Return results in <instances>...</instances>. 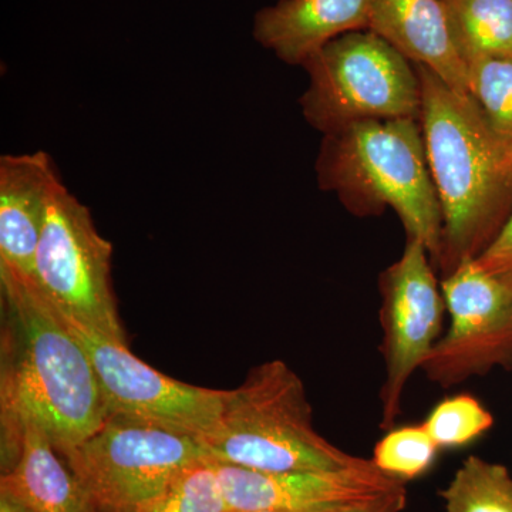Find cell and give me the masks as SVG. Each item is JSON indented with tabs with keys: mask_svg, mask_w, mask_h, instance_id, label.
Listing matches in <instances>:
<instances>
[{
	"mask_svg": "<svg viewBox=\"0 0 512 512\" xmlns=\"http://www.w3.org/2000/svg\"><path fill=\"white\" fill-rule=\"evenodd\" d=\"M436 274L423 242L407 238L402 256L380 275L383 431L394 429L407 384L441 338L447 309Z\"/></svg>",
	"mask_w": 512,
	"mask_h": 512,
	"instance_id": "ba28073f",
	"label": "cell"
},
{
	"mask_svg": "<svg viewBox=\"0 0 512 512\" xmlns=\"http://www.w3.org/2000/svg\"><path fill=\"white\" fill-rule=\"evenodd\" d=\"M466 62L471 97L495 134L512 147V57L473 56Z\"/></svg>",
	"mask_w": 512,
	"mask_h": 512,
	"instance_id": "ac0fdd59",
	"label": "cell"
},
{
	"mask_svg": "<svg viewBox=\"0 0 512 512\" xmlns=\"http://www.w3.org/2000/svg\"><path fill=\"white\" fill-rule=\"evenodd\" d=\"M369 30L414 66L426 67L447 86L470 94V74L443 0H373Z\"/></svg>",
	"mask_w": 512,
	"mask_h": 512,
	"instance_id": "4fadbf2b",
	"label": "cell"
},
{
	"mask_svg": "<svg viewBox=\"0 0 512 512\" xmlns=\"http://www.w3.org/2000/svg\"><path fill=\"white\" fill-rule=\"evenodd\" d=\"M212 463L258 471H338L363 466L316 430L301 377L284 360L252 367L227 390L220 419L201 439Z\"/></svg>",
	"mask_w": 512,
	"mask_h": 512,
	"instance_id": "277c9868",
	"label": "cell"
},
{
	"mask_svg": "<svg viewBox=\"0 0 512 512\" xmlns=\"http://www.w3.org/2000/svg\"><path fill=\"white\" fill-rule=\"evenodd\" d=\"M439 448L466 446L493 427L491 413L470 394L448 397L421 423Z\"/></svg>",
	"mask_w": 512,
	"mask_h": 512,
	"instance_id": "ffe728a7",
	"label": "cell"
},
{
	"mask_svg": "<svg viewBox=\"0 0 512 512\" xmlns=\"http://www.w3.org/2000/svg\"><path fill=\"white\" fill-rule=\"evenodd\" d=\"M2 289V474L18 463L26 423L40 427L60 456L107 420L90 356L37 284L0 279Z\"/></svg>",
	"mask_w": 512,
	"mask_h": 512,
	"instance_id": "6da1fadb",
	"label": "cell"
},
{
	"mask_svg": "<svg viewBox=\"0 0 512 512\" xmlns=\"http://www.w3.org/2000/svg\"><path fill=\"white\" fill-rule=\"evenodd\" d=\"M440 495L446 512H512V476L503 464L471 456Z\"/></svg>",
	"mask_w": 512,
	"mask_h": 512,
	"instance_id": "e0dca14e",
	"label": "cell"
},
{
	"mask_svg": "<svg viewBox=\"0 0 512 512\" xmlns=\"http://www.w3.org/2000/svg\"><path fill=\"white\" fill-rule=\"evenodd\" d=\"M476 262L487 274L512 288V212L493 244L478 256Z\"/></svg>",
	"mask_w": 512,
	"mask_h": 512,
	"instance_id": "7402d4cb",
	"label": "cell"
},
{
	"mask_svg": "<svg viewBox=\"0 0 512 512\" xmlns=\"http://www.w3.org/2000/svg\"><path fill=\"white\" fill-rule=\"evenodd\" d=\"M64 320L92 360L107 417L147 421L200 440L215 429L227 390L194 386L163 375L134 356L127 345L72 319Z\"/></svg>",
	"mask_w": 512,
	"mask_h": 512,
	"instance_id": "30bf717a",
	"label": "cell"
},
{
	"mask_svg": "<svg viewBox=\"0 0 512 512\" xmlns=\"http://www.w3.org/2000/svg\"><path fill=\"white\" fill-rule=\"evenodd\" d=\"M62 458L87 512H140L207 457L201 440L190 433L107 417L96 433Z\"/></svg>",
	"mask_w": 512,
	"mask_h": 512,
	"instance_id": "8992f818",
	"label": "cell"
},
{
	"mask_svg": "<svg viewBox=\"0 0 512 512\" xmlns=\"http://www.w3.org/2000/svg\"><path fill=\"white\" fill-rule=\"evenodd\" d=\"M320 187L357 215L392 208L407 238L423 242L436 268L443 215L420 120H369L326 134L316 164Z\"/></svg>",
	"mask_w": 512,
	"mask_h": 512,
	"instance_id": "3957f363",
	"label": "cell"
},
{
	"mask_svg": "<svg viewBox=\"0 0 512 512\" xmlns=\"http://www.w3.org/2000/svg\"><path fill=\"white\" fill-rule=\"evenodd\" d=\"M0 512H28L16 498L0 491Z\"/></svg>",
	"mask_w": 512,
	"mask_h": 512,
	"instance_id": "cb8c5ba5",
	"label": "cell"
},
{
	"mask_svg": "<svg viewBox=\"0 0 512 512\" xmlns=\"http://www.w3.org/2000/svg\"><path fill=\"white\" fill-rule=\"evenodd\" d=\"M373 0H278L259 10L254 37L279 60L303 63L323 46L357 30H367Z\"/></svg>",
	"mask_w": 512,
	"mask_h": 512,
	"instance_id": "5bb4252c",
	"label": "cell"
},
{
	"mask_svg": "<svg viewBox=\"0 0 512 512\" xmlns=\"http://www.w3.org/2000/svg\"><path fill=\"white\" fill-rule=\"evenodd\" d=\"M406 507L407 490L406 484H403L387 493L377 495L375 498L362 501V503L345 505V507L323 512H403Z\"/></svg>",
	"mask_w": 512,
	"mask_h": 512,
	"instance_id": "603a6c76",
	"label": "cell"
},
{
	"mask_svg": "<svg viewBox=\"0 0 512 512\" xmlns=\"http://www.w3.org/2000/svg\"><path fill=\"white\" fill-rule=\"evenodd\" d=\"M410 63L372 30L340 36L303 63V116L323 136L360 121L420 120V77Z\"/></svg>",
	"mask_w": 512,
	"mask_h": 512,
	"instance_id": "5b68a950",
	"label": "cell"
},
{
	"mask_svg": "<svg viewBox=\"0 0 512 512\" xmlns=\"http://www.w3.org/2000/svg\"><path fill=\"white\" fill-rule=\"evenodd\" d=\"M140 512H229L217 470L205 460L184 471L160 497Z\"/></svg>",
	"mask_w": 512,
	"mask_h": 512,
	"instance_id": "44dd1931",
	"label": "cell"
},
{
	"mask_svg": "<svg viewBox=\"0 0 512 512\" xmlns=\"http://www.w3.org/2000/svg\"><path fill=\"white\" fill-rule=\"evenodd\" d=\"M450 328L421 372L443 389L488 375L495 367L512 369V288L487 274L476 259L463 262L441 279Z\"/></svg>",
	"mask_w": 512,
	"mask_h": 512,
	"instance_id": "9c48e42d",
	"label": "cell"
},
{
	"mask_svg": "<svg viewBox=\"0 0 512 512\" xmlns=\"http://www.w3.org/2000/svg\"><path fill=\"white\" fill-rule=\"evenodd\" d=\"M437 451L439 446L423 424L399 427L386 431L376 444L372 461L387 476L406 483L429 470Z\"/></svg>",
	"mask_w": 512,
	"mask_h": 512,
	"instance_id": "d6986e66",
	"label": "cell"
},
{
	"mask_svg": "<svg viewBox=\"0 0 512 512\" xmlns=\"http://www.w3.org/2000/svg\"><path fill=\"white\" fill-rule=\"evenodd\" d=\"M234 512H276V511H234Z\"/></svg>",
	"mask_w": 512,
	"mask_h": 512,
	"instance_id": "d4e9b609",
	"label": "cell"
},
{
	"mask_svg": "<svg viewBox=\"0 0 512 512\" xmlns=\"http://www.w3.org/2000/svg\"><path fill=\"white\" fill-rule=\"evenodd\" d=\"M420 126L443 215L441 279L493 244L512 212V147L495 134L471 94L416 66Z\"/></svg>",
	"mask_w": 512,
	"mask_h": 512,
	"instance_id": "7a4b0ae2",
	"label": "cell"
},
{
	"mask_svg": "<svg viewBox=\"0 0 512 512\" xmlns=\"http://www.w3.org/2000/svg\"><path fill=\"white\" fill-rule=\"evenodd\" d=\"M464 59L512 57V0H443Z\"/></svg>",
	"mask_w": 512,
	"mask_h": 512,
	"instance_id": "2e32d148",
	"label": "cell"
},
{
	"mask_svg": "<svg viewBox=\"0 0 512 512\" xmlns=\"http://www.w3.org/2000/svg\"><path fill=\"white\" fill-rule=\"evenodd\" d=\"M228 511L323 512L362 503L406 484L372 458L338 471H258L214 463Z\"/></svg>",
	"mask_w": 512,
	"mask_h": 512,
	"instance_id": "8fae6325",
	"label": "cell"
},
{
	"mask_svg": "<svg viewBox=\"0 0 512 512\" xmlns=\"http://www.w3.org/2000/svg\"><path fill=\"white\" fill-rule=\"evenodd\" d=\"M113 245L89 208L57 181L46 205L36 256V284L63 315L127 345L111 284Z\"/></svg>",
	"mask_w": 512,
	"mask_h": 512,
	"instance_id": "52a82bcc",
	"label": "cell"
},
{
	"mask_svg": "<svg viewBox=\"0 0 512 512\" xmlns=\"http://www.w3.org/2000/svg\"><path fill=\"white\" fill-rule=\"evenodd\" d=\"M59 180L45 151L0 158V279L36 284L47 200Z\"/></svg>",
	"mask_w": 512,
	"mask_h": 512,
	"instance_id": "7c38bea8",
	"label": "cell"
},
{
	"mask_svg": "<svg viewBox=\"0 0 512 512\" xmlns=\"http://www.w3.org/2000/svg\"><path fill=\"white\" fill-rule=\"evenodd\" d=\"M0 491L28 512H87L72 471L45 431L33 423L23 426L18 463L2 474Z\"/></svg>",
	"mask_w": 512,
	"mask_h": 512,
	"instance_id": "9a60e30c",
	"label": "cell"
}]
</instances>
